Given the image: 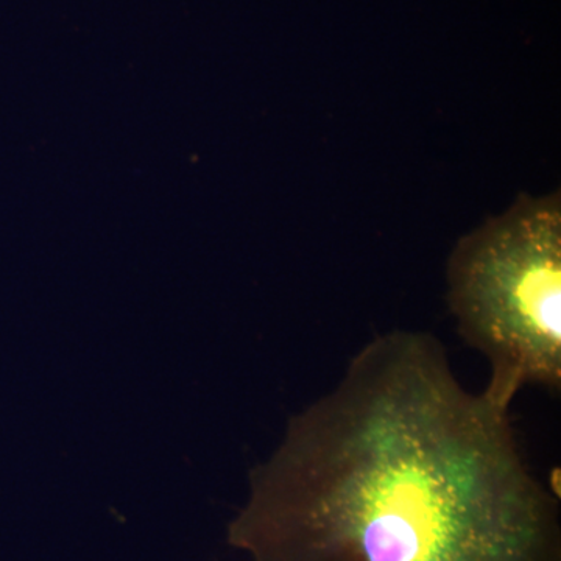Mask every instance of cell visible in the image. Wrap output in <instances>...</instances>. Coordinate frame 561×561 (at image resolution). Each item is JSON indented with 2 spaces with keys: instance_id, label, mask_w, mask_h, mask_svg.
<instances>
[{
  "instance_id": "1",
  "label": "cell",
  "mask_w": 561,
  "mask_h": 561,
  "mask_svg": "<svg viewBox=\"0 0 561 561\" xmlns=\"http://www.w3.org/2000/svg\"><path fill=\"white\" fill-rule=\"evenodd\" d=\"M260 478L264 561H561L559 500L511 408L468 390L424 332L368 342Z\"/></svg>"
},
{
  "instance_id": "2",
  "label": "cell",
  "mask_w": 561,
  "mask_h": 561,
  "mask_svg": "<svg viewBox=\"0 0 561 561\" xmlns=\"http://www.w3.org/2000/svg\"><path fill=\"white\" fill-rule=\"evenodd\" d=\"M446 280L460 337L489 362L491 400L511 408L523 387L560 390V192L522 194L460 238Z\"/></svg>"
}]
</instances>
